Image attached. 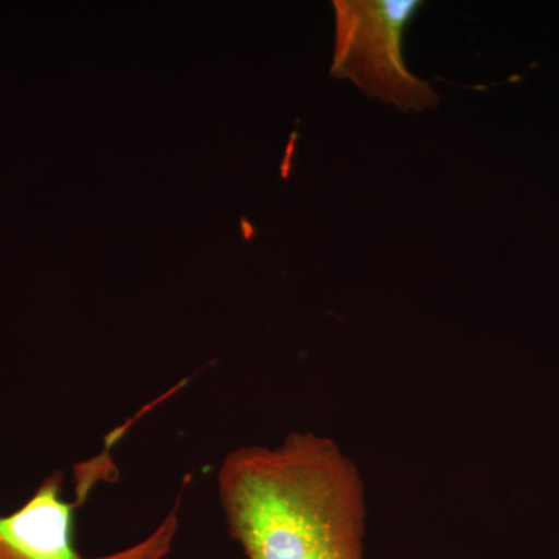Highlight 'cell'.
I'll return each mask as SVG.
<instances>
[{
	"instance_id": "cell-1",
	"label": "cell",
	"mask_w": 559,
	"mask_h": 559,
	"mask_svg": "<svg viewBox=\"0 0 559 559\" xmlns=\"http://www.w3.org/2000/svg\"><path fill=\"white\" fill-rule=\"evenodd\" d=\"M218 498L248 559H366V484L330 437L238 448L221 463Z\"/></svg>"
},
{
	"instance_id": "cell-2",
	"label": "cell",
	"mask_w": 559,
	"mask_h": 559,
	"mask_svg": "<svg viewBox=\"0 0 559 559\" xmlns=\"http://www.w3.org/2000/svg\"><path fill=\"white\" fill-rule=\"evenodd\" d=\"M336 43L331 75L352 81L364 94L401 112L437 109L440 97L404 61L406 28L418 0H336Z\"/></svg>"
},
{
	"instance_id": "cell-3",
	"label": "cell",
	"mask_w": 559,
	"mask_h": 559,
	"mask_svg": "<svg viewBox=\"0 0 559 559\" xmlns=\"http://www.w3.org/2000/svg\"><path fill=\"white\" fill-rule=\"evenodd\" d=\"M127 429L121 426L112 430L100 455L75 466V500L62 498L64 476L55 471L21 509L0 516V559H165L170 555L178 536V507L145 539L127 549L105 557H84L76 549L75 511L102 480H110V473L117 468L110 452Z\"/></svg>"
},
{
	"instance_id": "cell-4",
	"label": "cell",
	"mask_w": 559,
	"mask_h": 559,
	"mask_svg": "<svg viewBox=\"0 0 559 559\" xmlns=\"http://www.w3.org/2000/svg\"><path fill=\"white\" fill-rule=\"evenodd\" d=\"M530 559H538V558H530Z\"/></svg>"
}]
</instances>
